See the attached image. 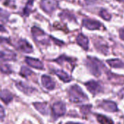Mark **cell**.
<instances>
[{
	"label": "cell",
	"mask_w": 124,
	"mask_h": 124,
	"mask_svg": "<svg viewBox=\"0 0 124 124\" xmlns=\"http://www.w3.org/2000/svg\"><path fill=\"white\" fill-rule=\"evenodd\" d=\"M70 100L74 103H80L88 100V96L78 85H72L69 91Z\"/></svg>",
	"instance_id": "6da1fadb"
},
{
	"label": "cell",
	"mask_w": 124,
	"mask_h": 124,
	"mask_svg": "<svg viewBox=\"0 0 124 124\" xmlns=\"http://www.w3.org/2000/svg\"><path fill=\"white\" fill-rule=\"evenodd\" d=\"M86 66L89 71L96 77H99L101 74V69L104 68L101 61L98 60L96 58L88 57L86 61Z\"/></svg>",
	"instance_id": "7a4b0ae2"
},
{
	"label": "cell",
	"mask_w": 124,
	"mask_h": 124,
	"mask_svg": "<svg viewBox=\"0 0 124 124\" xmlns=\"http://www.w3.org/2000/svg\"><path fill=\"white\" fill-rule=\"evenodd\" d=\"M66 112V105L62 101H58L53 104L52 107L53 116L56 119L61 116H63Z\"/></svg>",
	"instance_id": "3957f363"
},
{
	"label": "cell",
	"mask_w": 124,
	"mask_h": 124,
	"mask_svg": "<svg viewBox=\"0 0 124 124\" xmlns=\"http://www.w3.org/2000/svg\"><path fill=\"white\" fill-rule=\"evenodd\" d=\"M41 8L47 13H51L58 8V2L56 0H42Z\"/></svg>",
	"instance_id": "277c9868"
},
{
	"label": "cell",
	"mask_w": 124,
	"mask_h": 124,
	"mask_svg": "<svg viewBox=\"0 0 124 124\" xmlns=\"http://www.w3.org/2000/svg\"><path fill=\"white\" fill-rule=\"evenodd\" d=\"M85 86L87 89L93 95H96L102 91V87L101 86V85L98 82L94 80L88 81L85 83Z\"/></svg>",
	"instance_id": "5b68a950"
},
{
	"label": "cell",
	"mask_w": 124,
	"mask_h": 124,
	"mask_svg": "<svg viewBox=\"0 0 124 124\" xmlns=\"http://www.w3.org/2000/svg\"><path fill=\"white\" fill-rule=\"evenodd\" d=\"M100 107L105 111L109 112H114L117 111V104L112 101H103Z\"/></svg>",
	"instance_id": "8992f818"
},
{
	"label": "cell",
	"mask_w": 124,
	"mask_h": 124,
	"mask_svg": "<svg viewBox=\"0 0 124 124\" xmlns=\"http://www.w3.org/2000/svg\"><path fill=\"white\" fill-rule=\"evenodd\" d=\"M31 33L38 42L42 43H45V42H47V39H45V34L40 29L37 27H33L31 29Z\"/></svg>",
	"instance_id": "52a82bcc"
},
{
	"label": "cell",
	"mask_w": 124,
	"mask_h": 124,
	"mask_svg": "<svg viewBox=\"0 0 124 124\" xmlns=\"http://www.w3.org/2000/svg\"><path fill=\"white\" fill-rule=\"evenodd\" d=\"M83 26L89 30H96L101 26V23L95 20L91 19H84L83 21Z\"/></svg>",
	"instance_id": "ba28073f"
},
{
	"label": "cell",
	"mask_w": 124,
	"mask_h": 124,
	"mask_svg": "<svg viewBox=\"0 0 124 124\" xmlns=\"http://www.w3.org/2000/svg\"><path fill=\"white\" fill-rule=\"evenodd\" d=\"M18 48L24 53H29L33 51V47L31 44H29L26 40L25 39H20L18 42Z\"/></svg>",
	"instance_id": "9c48e42d"
},
{
	"label": "cell",
	"mask_w": 124,
	"mask_h": 124,
	"mask_svg": "<svg viewBox=\"0 0 124 124\" xmlns=\"http://www.w3.org/2000/svg\"><path fill=\"white\" fill-rule=\"evenodd\" d=\"M41 81H42V84L43 87H45L46 89H47V90L54 89L55 83L50 76H47L45 75H42V78H41Z\"/></svg>",
	"instance_id": "30bf717a"
},
{
	"label": "cell",
	"mask_w": 124,
	"mask_h": 124,
	"mask_svg": "<svg viewBox=\"0 0 124 124\" xmlns=\"http://www.w3.org/2000/svg\"><path fill=\"white\" fill-rule=\"evenodd\" d=\"M26 62L28 65L30 67L37 69V70H42L43 69V64L42 62L36 58H30V57H26Z\"/></svg>",
	"instance_id": "8fae6325"
},
{
	"label": "cell",
	"mask_w": 124,
	"mask_h": 124,
	"mask_svg": "<svg viewBox=\"0 0 124 124\" xmlns=\"http://www.w3.org/2000/svg\"><path fill=\"white\" fill-rule=\"evenodd\" d=\"M76 40H77V43L80 47H82L84 50L88 49V39L85 35H83V34H78Z\"/></svg>",
	"instance_id": "7c38bea8"
},
{
	"label": "cell",
	"mask_w": 124,
	"mask_h": 124,
	"mask_svg": "<svg viewBox=\"0 0 124 124\" xmlns=\"http://www.w3.org/2000/svg\"><path fill=\"white\" fill-rule=\"evenodd\" d=\"M0 99L5 104H8L13 100V96L8 90H2L0 92Z\"/></svg>",
	"instance_id": "4fadbf2b"
},
{
	"label": "cell",
	"mask_w": 124,
	"mask_h": 124,
	"mask_svg": "<svg viewBox=\"0 0 124 124\" xmlns=\"http://www.w3.org/2000/svg\"><path fill=\"white\" fill-rule=\"evenodd\" d=\"M34 106L37 111H39L42 115H47L48 113V107L46 103L36 102L34 103Z\"/></svg>",
	"instance_id": "5bb4252c"
},
{
	"label": "cell",
	"mask_w": 124,
	"mask_h": 124,
	"mask_svg": "<svg viewBox=\"0 0 124 124\" xmlns=\"http://www.w3.org/2000/svg\"><path fill=\"white\" fill-rule=\"evenodd\" d=\"M16 85L20 91H21L22 92H23L26 94H30L34 91V89L28 86L27 85H26L23 82H18V83H16Z\"/></svg>",
	"instance_id": "9a60e30c"
},
{
	"label": "cell",
	"mask_w": 124,
	"mask_h": 124,
	"mask_svg": "<svg viewBox=\"0 0 124 124\" xmlns=\"http://www.w3.org/2000/svg\"><path fill=\"white\" fill-rule=\"evenodd\" d=\"M55 74L58 76V78L61 80L62 81H64V83H69L72 80L71 77L65 72L62 71V70H56L54 72Z\"/></svg>",
	"instance_id": "2e32d148"
},
{
	"label": "cell",
	"mask_w": 124,
	"mask_h": 124,
	"mask_svg": "<svg viewBox=\"0 0 124 124\" xmlns=\"http://www.w3.org/2000/svg\"><path fill=\"white\" fill-rule=\"evenodd\" d=\"M107 63L112 68H123L124 63L120 59H109L107 61Z\"/></svg>",
	"instance_id": "e0dca14e"
},
{
	"label": "cell",
	"mask_w": 124,
	"mask_h": 124,
	"mask_svg": "<svg viewBox=\"0 0 124 124\" xmlns=\"http://www.w3.org/2000/svg\"><path fill=\"white\" fill-rule=\"evenodd\" d=\"M16 55L12 51H0V58H5V60H15Z\"/></svg>",
	"instance_id": "ac0fdd59"
},
{
	"label": "cell",
	"mask_w": 124,
	"mask_h": 124,
	"mask_svg": "<svg viewBox=\"0 0 124 124\" xmlns=\"http://www.w3.org/2000/svg\"><path fill=\"white\" fill-rule=\"evenodd\" d=\"M96 118H97L98 122L100 124H114L113 121L111 119L108 118L107 117H106L104 115H96Z\"/></svg>",
	"instance_id": "d6986e66"
},
{
	"label": "cell",
	"mask_w": 124,
	"mask_h": 124,
	"mask_svg": "<svg viewBox=\"0 0 124 124\" xmlns=\"http://www.w3.org/2000/svg\"><path fill=\"white\" fill-rule=\"evenodd\" d=\"M0 71L3 73H5V74H9L12 72L11 68L10 67V66L8 64H4L1 61H0Z\"/></svg>",
	"instance_id": "ffe728a7"
},
{
	"label": "cell",
	"mask_w": 124,
	"mask_h": 124,
	"mask_svg": "<svg viewBox=\"0 0 124 124\" xmlns=\"http://www.w3.org/2000/svg\"><path fill=\"white\" fill-rule=\"evenodd\" d=\"M9 16L10 14L7 11L0 9V21L2 22H7L9 18Z\"/></svg>",
	"instance_id": "44dd1931"
},
{
	"label": "cell",
	"mask_w": 124,
	"mask_h": 124,
	"mask_svg": "<svg viewBox=\"0 0 124 124\" xmlns=\"http://www.w3.org/2000/svg\"><path fill=\"white\" fill-rule=\"evenodd\" d=\"M33 2H34L33 0H29V1L27 2V4L26 5V8L23 10V14L25 16H29V14L30 13V12L31 10V8L33 7Z\"/></svg>",
	"instance_id": "7402d4cb"
},
{
	"label": "cell",
	"mask_w": 124,
	"mask_h": 124,
	"mask_svg": "<svg viewBox=\"0 0 124 124\" xmlns=\"http://www.w3.org/2000/svg\"><path fill=\"white\" fill-rule=\"evenodd\" d=\"M21 75H22L24 78H26L29 75H31L32 74V72L27 67H23L21 70V72H20Z\"/></svg>",
	"instance_id": "603a6c76"
},
{
	"label": "cell",
	"mask_w": 124,
	"mask_h": 124,
	"mask_svg": "<svg viewBox=\"0 0 124 124\" xmlns=\"http://www.w3.org/2000/svg\"><path fill=\"white\" fill-rule=\"evenodd\" d=\"M99 15L104 20H106V21H109L111 19V17H112V16L106 10H101L100 11Z\"/></svg>",
	"instance_id": "cb8c5ba5"
},
{
	"label": "cell",
	"mask_w": 124,
	"mask_h": 124,
	"mask_svg": "<svg viewBox=\"0 0 124 124\" xmlns=\"http://www.w3.org/2000/svg\"><path fill=\"white\" fill-rule=\"evenodd\" d=\"M91 105H83L80 107V111L83 114H88L91 111Z\"/></svg>",
	"instance_id": "d4e9b609"
},
{
	"label": "cell",
	"mask_w": 124,
	"mask_h": 124,
	"mask_svg": "<svg viewBox=\"0 0 124 124\" xmlns=\"http://www.w3.org/2000/svg\"><path fill=\"white\" fill-rule=\"evenodd\" d=\"M5 117V112L4 108L0 105V120H3Z\"/></svg>",
	"instance_id": "484cf974"
},
{
	"label": "cell",
	"mask_w": 124,
	"mask_h": 124,
	"mask_svg": "<svg viewBox=\"0 0 124 124\" xmlns=\"http://www.w3.org/2000/svg\"><path fill=\"white\" fill-rule=\"evenodd\" d=\"M10 41L8 39L3 38V37H0V44H10Z\"/></svg>",
	"instance_id": "4316f807"
},
{
	"label": "cell",
	"mask_w": 124,
	"mask_h": 124,
	"mask_svg": "<svg viewBox=\"0 0 124 124\" xmlns=\"http://www.w3.org/2000/svg\"><path fill=\"white\" fill-rule=\"evenodd\" d=\"M119 35H120V38L123 40H124V27L122 28L120 31H119Z\"/></svg>",
	"instance_id": "83f0119b"
},
{
	"label": "cell",
	"mask_w": 124,
	"mask_h": 124,
	"mask_svg": "<svg viewBox=\"0 0 124 124\" xmlns=\"http://www.w3.org/2000/svg\"><path fill=\"white\" fill-rule=\"evenodd\" d=\"M87 5H93L96 2L97 0H85Z\"/></svg>",
	"instance_id": "f1b7e54d"
},
{
	"label": "cell",
	"mask_w": 124,
	"mask_h": 124,
	"mask_svg": "<svg viewBox=\"0 0 124 124\" xmlns=\"http://www.w3.org/2000/svg\"><path fill=\"white\" fill-rule=\"evenodd\" d=\"M5 31H6V29H5V28L3 26L0 25V32H5Z\"/></svg>",
	"instance_id": "f546056e"
},
{
	"label": "cell",
	"mask_w": 124,
	"mask_h": 124,
	"mask_svg": "<svg viewBox=\"0 0 124 124\" xmlns=\"http://www.w3.org/2000/svg\"><path fill=\"white\" fill-rule=\"evenodd\" d=\"M66 124H82V123H73V122H69V123H67Z\"/></svg>",
	"instance_id": "4dcf8cb0"
},
{
	"label": "cell",
	"mask_w": 124,
	"mask_h": 124,
	"mask_svg": "<svg viewBox=\"0 0 124 124\" xmlns=\"http://www.w3.org/2000/svg\"><path fill=\"white\" fill-rule=\"evenodd\" d=\"M117 1H118V2H123V0H117Z\"/></svg>",
	"instance_id": "1f68e13d"
}]
</instances>
